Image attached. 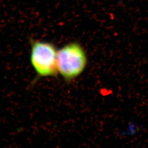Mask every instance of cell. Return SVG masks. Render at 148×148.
Instances as JSON below:
<instances>
[{"instance_id": "obj_1", "label": "cell", "mask_w": 148, "mask_h": 148, "mask_svg": "<svg viewBox=\"0 0 148 148\" xmlns=\"http://www.w3.org/2000/svg\"><path fill=\"white\" fill-rule=\"evenodd\" d=\"M87 64V57L81 46L77 42L68 44L58 50V73L67 83L81 74Z\"/></svg>"}, {"instance_id": "obj_2", "label": "cell", "mask_w": 148, "mask_h": 148, "mask_svg": "<svg viewBox=\"0 0 148 148\" xmlns=\"http://www.w3.org/2000/svg\"><path fill=\"white\" fill-rule=\"evenodd\" d=\"M30 61L39 77H54L59 74L58 50L50 42L31 39Z\"/></svg>"}]
</instances>
